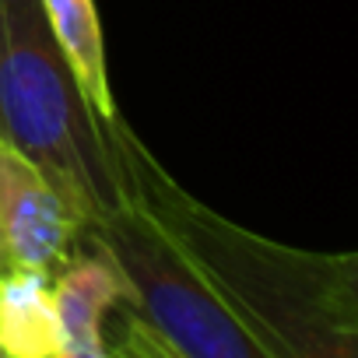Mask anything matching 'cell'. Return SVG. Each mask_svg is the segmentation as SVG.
<instances>
[{
    "mask_svg": "<svg viewBox=\"0 0 358 358\" xmlns=\"http://www.w3.org/2000/svg\"><path fill=\"white\" fill-rule=\"evenodd\" d=\"M81 229L50 176L0 141V271L53 274L78 250Z\"/></svg>",
    "mask_w": 358,
    "mask_h": 358,
    "instance_id": "cell-4",
    "label": "cell"
},
{
    "mask_svg": "<svg viewBox=\"0 0 358 358\" xmlns=\"http://www.w3.org/2000/svg\"><path fill=\"white\" fill-rule=\"evenodd\" d=\"M50 295L64 358H106L102 327L127 292L113 260L85 236V229L78 250L50 274Z\"/></svg>",
    "mask_w": 358,
    "mask_h": 358,
    "instance_id": "cell-5",
    "label": "cell"
},
{
    "mask_svg": "<svg viewBox=\"0 0 358 358\" xmlns=\"http://www.w3.org/2000/svg\"><path fill=\"white\" fill-rule=\"evenodd\" d=\"M46 22L85 92L92 109L102 120L116 116V99L109 88V71H106V39L99 25V11L92 0H43Z\"/></svg>",
    "mask_w": 358,
    "mask_h": 358,
    "instance_id": "cell-7",
    "label": "cell"
},
{
    "mask_svg": "<svg viewBox=\"0 0 358 358\" xmlns=\"http://www.w3.org/2000/svg\"><path fill=\"white\" fill-rule=\"evenodd\" d=\"M0 358H64L50 274L0 271Z\"/></svg>",
    "mask_w": 358,
    "mask_h": 358,
    "instance_id": "cell-6",
    "label": "cell"
},
{
    "mask_svg": "<svg viewBox=\"0 0 358 358\" xmlns=\"http://www.w3.org/2000/svg\"><path fill=\"white\" fill-rule=\"evenodd\" d=\"M106 123L85 99L43 0H0V141L50 176L81 225L130 204Z\"/></svg>",
    "mask_w": 358,
    "mask_h": 358,
    "instance_id": "cell-2",
    "label": "cell"
},
{
    "mask_svg": "<svg viewBox=\"0 0 358 358\" xmlns=\"http://www.w3.org/2000/svg\"><path fill=\"white\" fill-rule=\"evenodd\" d=\"M85 236L113 260L130 306L172 358H267L151 211L130 201Z\"/></svg>",
    "mask_w": 358,
    "mask_h": 358,
    "instance_id": "cell-3",
    "label": "cell"
},
{
    "mask_svg": "<svg viewBox=\"0 0 358 358\" xmlns=\"http://www.w3.org/2000/svg\"><path fill=\"white\" fill-rule=\"evenodd\" d=\"M130 201L179 243L204 285L267 358H355L358 257L271 243L190 197L116 113L109 123Z\"/></svg>",
    "mask_w": 358,
    "mask_h": 358,
    "instance_id": "cell-1",
    "label": "cell"
}]
</instances>
